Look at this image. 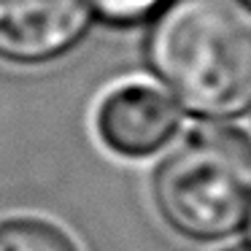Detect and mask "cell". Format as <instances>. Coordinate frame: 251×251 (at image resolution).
<instances>
[{"mask_svg": "<svg viewBox=\"0 0 251 251\" xmlns=\"http://www.w3.org/2000/svg\"><path fill=\"white\" fill-rule=\"evenodd\" d=\"M232 251H249V249H232Z\"/></svg>", "mask_w": 251, "mask_h": 251, "instance_id": "ba28073f", "label": "cell"}, {"mask_svg": "<svg viewBox=\"0 0 251 251\" xmlns=\"http://www.w3.org/2000/svg\"><path fill=\"white\" fill-rule=\"evenodd\" d=\"M89 3L98 8L105 22L135 25L149 19L151 14H157L165 0H89Z\"/></svg>", "mask_w": 251, "mask_h": 251, "instance_id": "8992f818", "label": "cell"}, {"mask_svg": "<svg viewBox=\"0 0 251 251\" xmlns=\"http://www.w3.org/2000/svg\"><path fill=\"white\" fill-rule=\"evenodd\" d=\"M146 54L189 114L227 119L251 111V14L240 0H170Z\"/></svg>", "mask_w": 251, "mask_h": 251, "instance_id": "6da1fadb", "label": "cell"}, {"mask_svg": "<svg viewBox=\"0 0 251 251\" xmlns=\"http://www.w3.org/2000/svg\"><path fill=\"white\" fill-rule=\"evenodd\" d=\"M154 202L178 235L222 240L251 208V135L235 125H197L181 135L154 176Z\"/></svg>", "mask_w": 251, "mask_h": 251, "instance_id": "7a4b0ae2", "label": "cell"}, {"mask_svg": "<svg viewBox=\"0 0 251 251\" xmlns=\"http://www.w3.org/2000/svg\"><path fill=\"white\" fill-rule=\"evenodd\" d=\"M246 6H249V8H251V0H246Z\"/></svg>", "mask_w": 251, "mask_h": 251, "instance_id": "9c48e42d", "label": "cell"}, {"mask_svg": "<svg viewBox=\"0 0 251 251\" xmlns=\"http://www.w3.org/2000/svg\"><path fill=\"white\" fill-rule=\"evenodd\" d=\"M246 219H249V243H251V208H249V216Z\"/></svg>", "mask_w": 251, "mask_h": 251, "instance_id": "52a82bcc", "label": "cell"}, {"mask_svg": "<svg viewBox=\"0 0 251 251\" xmlns=\"http://www.w3.org/2000/svg\"><path fill=\"white\" fill-rule=\"evenodd\" d=\"M89 25V0H0V57L44 62L68 51Z\"/></svg>", "mask_w": 251, "mask_h": 251, "instance_id": "3957f363", "label": "cell"}, {"mask_svg": "<svg viewBox=\"0 0 251 251\" xmlns=\"http://www.w3.org/2000/svg\"><path fill=\"white\" fill-rule=\"evenodd\" d=\"M0 251H78L60 227L41 219H11L0 224Z\"/></svg>", "mask_w": 251, "mask_h": 251, "instance_id": "5b68a950", "label": "cell"}, {"mask_svg": "<svg viewBox=\"0 0 251 251\" xmlns=\"http://www.w3.org/2000/svg\"><path fill=\"white\" fill-rule=\"evenodd\" d=\"M181 114L151 84L116 87L98 108L100 141L122 157H149L173 138Z\"/></svg>", "mask_w": 251, "mask_h": 251, "instance_id": "277c9868", "label": "cell"}]
</instances>
